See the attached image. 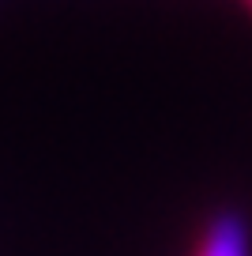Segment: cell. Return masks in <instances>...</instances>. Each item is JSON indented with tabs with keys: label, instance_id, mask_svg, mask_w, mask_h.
<instances>
[{
	"label": "cell",
	"instance_id": "obj_2",
	"mask_svg": "<svg viewBox=\"0 0 252 256\" xmlns=\"http://www.w3.org/2000/svg\"><path fill=\"white\" fill-rule=\"evenodd\" d=\"M241 4H244V8H248V12H252V0H241Z\"/></svg>",
	"mask_w": 252,
	"mask_h": 256
},
{
	"label": "cell",
	"instance_id": "obj_1",
	"mask_svg": "<svg viewBox=\"0 0 252 256\" xmlns=\"http://www.w3.org/2000/svg\"><path fill=\"white\" fill-rule=\"evenodd\" d=\"M192 256H252V241H248L244 222H237L230 215L214 218L204 230V238L196 241Z\"/></svg>",
	"mask_w": 252,
	"mask_h": 256
}]
</instances>
